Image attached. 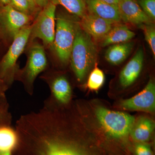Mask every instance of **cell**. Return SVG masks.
<instances>
[{
  "label": "cell",
  "mask_w": 155,
  "mask_h": 155,
  "mask_svg": "<svg viewBox=\"0 0 155 155\" xmlns=\"http://www.w3.org/2000/svg\"><path fill=\"white\" fill-rule=\"evenodd\" d=\"M10 5L17 11L30 15L36 4L30 0H11Z\"/></svg>",
  "instance_id": "7402d4cb"
},
{
  "label": "cell",
  "mask_w": 155,
  "mask_h": 155,
  "mask_svg": "<svg viewBox=\"0 0 155 155\" xmlns=\"http://www.w3.org/2000/svg\"><path fill=\"white\" fill-rule=\"evenodd\" d=\"M143 31L145 38L148 44L153 56H155V28L153 22L143 24L139 26Z\"/></svg>",
  "instance_id": "44dd1931"
},
{
  "label": "cell",
  "mask_w": 155,
  "mask_h": 155,
  "mask_svg": "<svg viewBox=\"0 0 155 155\" xmlns=\"http://www.w3.org/2000/svg\"><path fill=\"white\" fill-rule=\"evenodd\" d=\"M30 20V15L17 11L10 5H5L0 11V23L6 33L12 38L28 26Z\"/></svg>",
  "instance_id": "52a82bcc"
},
{
  "label": "cell",
  "mask_w": 155,
  "mask_h": 155,
  "mask_svg": "<svg viewBox=\"0 0 155 155\" xmlns=\"http://www.w3.org/2000/svg\"><path fill=\"white\" fill-rule=\"evenodd\" d=\"M50 2L51 0H35V2L36 5L43 8L47 5Z\"/></svg>",
  "instance_id": "d4e9b609"
},
{
  "label": "cell",
  "mask_w": 155,
  "mask_h": 155,
  "mask_svg": "<svg viewBox=\"0 0 155 155\" xmlns=\"http://www.w3.org/2000/svg\"><path fill=\"white\" fill-rule=\"evenodd\" d=\"M105 80V77L104 72L96 66L89 76L87 86L90 90L96 91L102 87Z\"/></svg>",
  "instance_id": "ffe728a7"
},
{
  "label": "cell",
  "mask_w": 155,
  "mask_h": 155,
  "mask_svg": "<svg viewBox=\"0 0 155 155\" xmlns=\"http://www.w3.org/2000/svg\"><path fill=\"white\" fill-rule=\"evenodd\" d=\"M5 110L3 106L0 104V127L3 126V125H1V123L2 124L3 118L5 117Z\"/></svg>",
  "instance_id": "484cf974"
},
{
  "label": "cell",
  "mask_w": 155,
  "mask_h": 155,
  "mask_svg": "<svg viewBox=\"0 0 155 155\" xmlns=\"http://www.w3.org/2000/svg\"><path fill=\"white\" fill-rule=\"evenodd\" d=\"M55 5H61L71 14L81 18L87 12L85 0H51Z\"/></svg>",
  "instance_id": "d6986e66"
},
{
  "label": "cell",
  "mask_w": 155,
  "mask_h": 155,
  "mask_svg": "<svg viewBox=\"0 0 155 155\" xmlns=\"http://www.w3.org/2000/svg\"><path fill=\"white\" fill-rule=\"evenodd\" d=\"M85 1L89 13L115 23L122 20L118 6L108 4L101 0Z\"/></svg>",
  "instance_id": "4fadbf2b"
},
{
  "label": "cell",
  "mask_w": 155,
  "mask_h": 155,
  "mask_svg": "<svg viewBox=\"0 0 155 155\" xmlns=\"http://www.w3.org/2000/svg\"><path fill=\"white\" fill-rule=\"evenodd\" d=\"M123 110L153 113L155 110V84L150 79L146 86L134 96L120 103Z\"/></svg>",
  "instance_id": "8992f818"
},
{
  "label": "cell",
  "mask_w": 155,
  "mask_h": 155,
  "mask_svg": "<svg viewBox=\"0 0 155 155\" xmlns=\"http://www.w3.org/2000/svg\"><path fill=\"white\" fill-rule=\"evenodd\" d=\"M11 0H0L1 2L2 3L3 5H10V2H11Z\"/></svg>",
  "instance_id": "83f0119b"
},
{
  "label": "cell",
  "mask_w": 155,
  "mask_h": 155,
  "mask_svg": "<svg viewBox=\"0 0 155 155\" xmlns=\"http://www.w3.org/2000/svg\"><path fill=\"white\" fill-rule=\"evenodd\" d=\"M101 1L110 5L118 6L120 0H101Z\"/></svg>",
  "instance_id": "4316f807"
},
{
  "label": "cell",
  "mask_w": 155,
  "mask_h": 155,
  "mask_svg": "<svg viewBox=\"0 0 155 155\" xmlns=\"http://www.w3.org/2000/svg\"><path fill=\"white\" fill-rule=\"evenodd\" d=\"M31 26L28 25L13 38V41L6 54L0 66V73L2 76L11 71L15 66L16 62L25 48L30 37Z\"/></svg>",
  "instance_id": "ba28073f"
},
{
  "label": "cell",
  "mask_w": 155,
  "mask_h": 155,
  "mask_svg": "<svg viewBox=\"0 0 155 155\" xmlns=\"http://www.w3.org/2000/svg\"><path fill=\"white\" fill-rule=\"evenodd\" d=\"M96 116L106 133L113 138H124L130 134L135 122L133 116L123 112L111 110L104 107L96 109Z\"/></svg>",
  "instance_id": "277c9868"
},
{
  "label": "cell",
  "mask_w": 155,
  "mask_h": 155,
  "mask_svg": "<svg viewBox=\"0 0 155 155\" xmlns=\"http://www.w3.org/2000/svg\"><path fill=\"white\" fill-rule=\"evenodd\" d=\"M30 1H31V2H32L35 3V0H30Z\"/></svg>",
  "instance_id": "f546056e"
},
{
  "label": "cell",
  "mask_w": 155,
  "mask_h": 155,
  "mask_svg": "<svg viewBox=\"0 0 155 155\" xmlns=\"http://www.w3.org/2000/svg\"><path fill=\"white\" fill-rule=\"evenodd\" d=\"M47 65V59L42 46L35 43L29 50L25 75L28 83H33L38 75L43 71Z\"/></svg>",
  "instance_id": "30bf717a"
},
{
  "label": "cell",
  "mask_w": 155,
  "mask_h": 155,
  "mask_svg": "<svg viewBox=\"0 0 155 155\" xmlns=\"http://www.w3.org/2000/svg\"><path fill=\"white\" fill-rule=\"evenodd\" d=\"M56 6L51 2L44 7L31 26L30 36L39 38L47 46L53 44L55 33Z\"/></svg>",
  "instance_id": "5b68a950"
},
{
  "label": "cell",
  "mask_w": 155,
  "mask_h": 155,
  "mask_svg": "<svg viewBox=\"0 0 155 155\" xmlns=\"http://www.w3.org/2000/svg\"><path fill=\"white\" fill-rule=\"evenodd\" d=\"M53 95L56 99L63 104L69 103L72 94L71 86L68 81L64 76L55 78L51 84Z\"/></svg>",
  "instance_id": "e0dca14e"
},
{
  "label": "cell",
  "mask_w": 155,
  "mask_h": 155,
  "mask_svg": "<svg viewBox=\"0 0 155 155\" xmlns=\"http://www.w3.org/2000/svg\"><path fill=\"white\" fill-rule=\"evenodd\" d=\"M74 124L55 108L46 106L22 116L17 127L37 138L39 155H91L72 138Z\"/></svg>",
  "instance_id": "6da1fadb"
},
{
  "label": "cell",
  "mask_w": 155,
  "mask_h": 155,
  "mask_svg": "<svg viewBox=\"0 0 155 155\" xmlns=\"http://www.w3.org/2000/svg\"><path fill=\"white\" fill-rule=\"evenodd\" d=\"M138 5L153 22L155 19V0H136Z\"/></svg>",
  "instance_id": "603a6c76"
},
{
  "label": "cell",
  "mask_w": 155,
  "mask_h": 155,
  "mask_svg": "<svg viewBox=\"0 0 155 155\" xmlns=\"http://www.w3.org/2000/svg\"><path fill=\"white\" fill-rule=\"evenodd\" d=\"M114 24V22L89 12L81 18L79 22L81 28L96 41H101Z\"/></svg>",
  "instance_id": "9c48e42d"
},
{
  "label": "cell",
  "mask_w": 155,
  "mask_h": 155,
  "mask_svg": "<svg viewBox=\"0 0 155 155\" xmlns=\"http://www.w3.org/2000/svg\"><path fill=\"white\" fill-rule=\"evenodd\" d=\"M135 35L127 25L118 24L113 26L107 35L101 41V46L106 47L111 45L129 41Z\"/></svg>",
  "instance_id": "9a60e30c"
},
{
  "label": "cell",
  "mask_w": 155,
  "mask_h": 155,
  "mask_svg": "<svg viewBox=\"0 0 155 155\" xmlns=\"http://www.w3.org/2000/svg\"><path fill=\"white\" fill-rule=\"evenodd\" d=\"M53 45L56 54L63 64H67L70 59L71 51L79 22L66 15L58 16Z\"/></svg>",
  "instance_id": "3957f363"
},
{
  "label": "cell",
  "mask_w": 155,
  "mask_h": 155,
  "mask_svg": "<svg viewBox=\"0 0 155 155\" xmlns=\"http://www.w3.org/2000/svg\"><path fill=\"white\" fill-rule=\"evenodd\" d=\"M118 7L121 20L125 22L139 27L153 22L145 14L136 0H120Z\"/></svg>",
  "instance_id": "8fae6325"
},
{
  "label": "cell",
  "mask_w": 155,
  "mask_h": 155,
  "mask_svg": "<svg viewBox=\"0 0 155 155\" xmlns=\"http://www.w3.org/2000/svg\"><path fill=\"white\" fill-rule=\"evenodd\" d=\"M134 46V43L132 41L111 45L106 51L105 58L112 65H119L127 59Z\"/></svg>",
  "instance_id": "2e32d148"
},
{
  "label": "cell",
  "mask_w": 155,
  "mask_h": 155,
  "mask_svg": "<svg viewBox=\"0 0 155 155\" xmlns=\"http://www.w3.org/2000/svg\"><path fill=\"white\" fill-rule=\"evenodd\" d=\"M144 51L140 48L123 68L119 75V82L122 87H128L137 79L143 67Z\"/></svg>",
  "instance_id": "7c38bea8"
},
{
  "label": "cell",
  "mask_w": 155,
  "mask_h": 155,
  "mask_svg": "<svg viewBox=\"0 0 155 155\" xmlns=\"http://www.w3.org/2000/svg\"><path fill=\"white\" fill-rule=\"evenodd\" d=\"M18 143L16 131L10 127H0V152L11 151Z\"/></svg>",
  "instance_id": "ac0fdd59"
},
{
  "label": "cell",
  "mask_w": 155,
  "mask_h": 155,
  "mask_svg": "<svg viewBox=\"0 0 155 155\" xmlns=\"http://www.w3.org/2000/svg\"><path fill=\"white\" fill-rule=\"evenodd\" d=\"M134 153L135 155H154L150 147L144 143H137Z\"/></svg>",
  "instance_id": "cb8c5ba5"
},
{
  "label": "cell",
  "mask_w": 155,
  "mask_h": 155,
  "mask_svg": "<svg viewBox=\"0 0 155 155\" xmlns=\"http://www.w3.org/2000/svg\"><path fill=\"white\" fill-rule=\"evenodd\" d=\"M97 51L91 37L79 26L72 46L70 59L71 66L78 81H82L95 64Z\"/></svg>",
  "instance_id": "7a4b0ae2"
},
{
  "label": "cell",
  "mask_w": 155,
  "mask_h": 155,
  "mask_svg": "<svg viewBox=\"0 0 155 155\" xmlns=\"http://www.w3.org/2000/svg\"><path fill=\"white\" fill-rule=\"evenodd\" d=\"M0 155H11V151H7L5 152H0Z\"/></svg>",
  "instance_id": "f1b7e54d"
},
{
  "label": "cell",
  "mask_w": 155,
  "mask_h": 155,
  "mask_svg": "<svg viewBox=\"0 0 155 155\" xmlns=\"http://www.w3.org/2000/svg\"><path fill=\"white\" fill-rule=\"evenodd\" d=\"M154 128L153 121L150 118L143 116L135 120L130 134L137 142L146 143L150 140Z\"/></svg>",
  "instance_id": "5bb4252c"
}]
</instances>
